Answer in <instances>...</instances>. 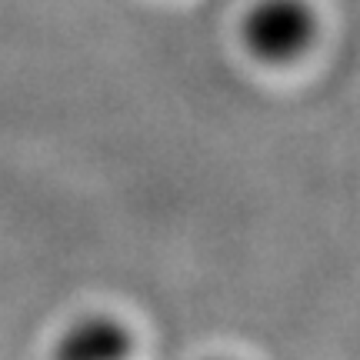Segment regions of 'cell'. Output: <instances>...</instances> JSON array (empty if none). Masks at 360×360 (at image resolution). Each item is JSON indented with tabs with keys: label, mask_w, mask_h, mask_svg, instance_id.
I'll return each instance as SVG.
<instances>
[{
	"label": "cell",
	"mask_w": 360,
	"mask_h": 360,
	"mask_svg": "<svg viewBox=\"0 0 360 360\" xmlns=\"http://www.w3.org/2000/svg\"><path fill=\"white\" fill-rule=\"evenodd\" d=\"M314 11L307 0H257L244 17V47L264 64H287L314 40Z\"/></svg>",
	"instance_id": "obj_1"
},
{
	"label": "cell",
	"mask_w": 360,
	"mask_h": 360,
	"mask_svg": "<svg viewBox=\"0 0 360 360\" xmlns=\"http://www.w3.org/2000/svg\"><path fill=\"white\" fill-rule=\"evenodd\" d=\"M130 357V337L114 317H84L74 327H67L60 344H57V360H127Z\"/></svg>",
	"instance_id": "obj_2"
}]
</instances>
